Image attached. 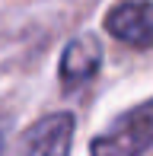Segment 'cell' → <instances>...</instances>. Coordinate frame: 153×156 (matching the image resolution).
<instances>
[{"label": "cell", "instance_id": "cell-1", "mask_svg": "<svg viewBox=\"0 0 153 156\" xmlns=\"http://www.w3.org/2000/svg\"><path fill=\"white\" fill-rule=\"evenodd\" d=\"M89 150L99 156H137L153 150V99L115 118L112 127L89 144Z\"/></svg>", "mask_w": 153, "mask_h": 156}, {"label": "cell", "instance_id": "cell-3", "mask_svg": "<svg viewBox=\"0 0 153 156\" xmlns=\"http://www.w3.org/2000/svg\"><path fill=\"white\" fill-rule=\"evenodd\" d=\"M70 144H73V115L70 112H54V115L38 118L23 137V147L38 156H64V153H70Z\"/></svg>", "mask_w": 153, "mask_h": 156}, {"label": "cell", "instance_id": "cell-4", "mask_svg": "<svg viewBox=\"0 0 153 156\" xmlns=\"http://www.w3.org/2000/svg\"><path fill=\"white\" fill-rule=\"evenodd\" d=\"M102 67V48L96 41V35H80L61 54V86L64 89H76L83 83H89Z\"/></svg>", "mask_w": 153, "mask_h": 156}, {"label": "cell", "instance_id": "cell-2", "mask_svg": "<svg viewBox=\"0 0 153 156\" xmlns=\"http://www.w3.org/2000/svg\"><path fill=\"white\" fill-rule=\"evenodd\" d=\"M105 32L131 48L153 45V0H124L105 13Z\"/></svg>", "mask_w": 153, "mask_h": 156}]
</instances>
